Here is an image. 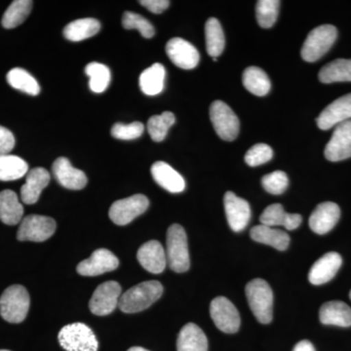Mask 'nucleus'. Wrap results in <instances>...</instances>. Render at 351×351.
<instances>
[{"label":"nucleus","instance_id":"f257e3e1","mask_svg":"<svg viewBox=\"0 0 351 351\" xmlns=\"http://www.w3.org/2000/svg\"><path fill=\"white\" fill-rule=\"evenodd\" d=\"M163 286L158 281H147L134 286L121 295L119 302L120 311L125 313H137L160 299Z\"/></svg>","mask_w":351,"mask_h":351},{"label":"nucleus","instance_id":"f03ea898","mask_svg":"<svg viewBox=\"0 0 351 351\" xmlns=\"http://www.w3.org/2000/svg\"><path fill=\"white\" fill-rule=\"evenodd\" d=\"M247 300L252 313L262 324H269L272 320L274 311V293L269 284L263 279L256 278L247 284Z\"/></svg>","mask_w":351,"mask_h":351},{"label":"nucleus","instance_id":"7ed1b4c3","mask_svg":"<svg viewBox=\"0 0 351 351\" xmlns=\"http://www.w3.org/2000/svg\"><path fill=\"white\" fill-rule=\"evenodd\" d=\"M29 304V295L24 286H10L0 298V314L7 322L17 324L27 317Z\"/></svg>","mask_w":351,"mask_h":351},{"label":"nucleus","instance_id":"20e7f679","mask_svg":"<svg viewBox=\"0 0 351 351\" xmlns=\"http://www.w3.org/2000/svg\"><path fill=\"white\" fill-rule=\"evenodd\" d=\"M166 257L170 269L175 272L188 271L191 267L188 239L182 226L174 223L168 228Z\"/></svg>","mask_w":351,"mask_h":351},{"label":"nucleus","instance_id":"39448f33","mask_svg":"<svg viewBox=\"0 0 351 351\" xmlns=\"http://www.w3.org/2000/svg\"><path fill=\"white\" fill-rule=\"evenodd\" d=\"M338 38V31L332 25H323L315 27L311 32L302 45V59L308 63L318 61L320 58L331 49L332 44Z\"/></svg>","mask_w":351,"mask_h":351},{"label":"nucleus","instance_id":"423d86ee","mask_svg":"<svg viewBox=\"0 0 351 351\" xmlns=\"http://www.w3.org/2000/svg\"><path fill=\"white\" fill-rule=\"evenodd\" d=\"M60 345L66 351H97L98 339L91 328L83 323H73L62 328L59 332Z\"/></svg>","mask_w":351,"mask_h":351},{"label":"nucleus","instance_id":"0eeeda50","mask_svg":"<svg viewBox=\"0 0 351 351\" xmlns=\"http://www.w3.org/2000/svg\"><path fill=\"white\" fill-rule=\"evenodd\" d=\"M210 119L219 138L232 142L239 134L240 123L234 112L221 101H215L210 107Z\"/></svg>","mask_w":351,"mask_h":351},{"label":"nucleus","instance_id":"6e6552de","mask_svg":"<svg viewBox=\"0 0 351 351\" xmlns=\"http://www.w3.org/2000/svg\"><path fill=\"white\" fill-rule=\"evenodd\" d=\"M56 230V221L50 217L29 215L23 219L17 239L20 241L43 242L49 239Z\"/></svg>","mask_w":351,"mask_h":351},{"label":"nucleus","instance_id":"1a4fd4ad","mask_svg":"<svg viewBox=\"0 0 351 351\" xmlns=\"http://www.w3.org/2000/svg\"><path fill=\"white\" fill-rule=\"evenodd\" d=\"M149 205L147 196L135 195L115 201L110 207L108 216L115 225L126 226L140 215L144 214Z\"/></svg>","mask_w":351,"mask_h":351},{"label":"nucleus","instance_id":"9d476101","mask_svg":"<svg viewBox=\"0 0 351 351\" xmlns=\"http://www.w3.org/2000/svg\"><path fill=\"white\" fill-rule=\"evenodd\" d=\"M210 314L215 325L226 334H234L240 328V315L237 307L225 297H218L210 304Z\"/></svg>","mask_w":351,"mask_h":351},{"label":"nucleus","instance_id":"9b49d317","mask_svg":"<svg viewBox=\"0 0 351 351\" xmlns=\"http://www.w3.org/2000/svg\"><path fill=\"white\" fill-rule=\"evenodd\" d=\"M121 297V286L115 281L101 284L95 290L89 307L91 313L97 316H105L112 313L119 306Z\"/></svg>","mask_w":351,"mask_h":351},{"label":"nucleus","instance_id":"f8f14e48","mask_svg":"<svg viewBox=\"0 0 351 351\" xmlns=\"http://www.w3.org/2000/svg\"><path fill=\"white\" fill-rule=\"evenodd\" d=\"M325 157L332 162L346 160L351 157V120L335 127L331 140L324 152Z\"/></svg>","mask_w":351,"mask_h":351},{"label":"nucleus","instance_id":"ddd939ff","mask_svg":"<svg viewBox=\"0 0 351 351\" xmlns=\"http://www.w3.org/2000/svg\"><path fill=\"white\" fill-rule=\"evenodd\" d=\"M166 53L178 68L193 69L199 63L200 55L197 49L182 38L170 39L166 44Z\"/></svg>","mask_w":351,"mask_h":351},{"label":"nucleus","instance_id":"4468645a","mask_svg":"<svg viewBox=\"0 0 351 351\" xmlns=\"http://www.w3.org/2000/svg\"><path fill=\"white\" fill-rule=\"evenodd\" d=\"M351 120V93L332 101L316 119L321 130H329L343 122Z\"/></svg>","mask_w":351,"mask_h":351},{"label":"nucleus","instance_id":"2eb2a0df","mask_svg":"<svg viewBox=\"0 0 351 351\" xmlns=\"http://www.w3.org/2000/svg\"><path fill=\"white\" fill-rule=\"evenodd\" d=\"M225 210L228 225L235 232H242L251 219V208L243 198H240L232 191L225 195Z\"/></svg>","mask_w":351,"mask_h":351},{"label":"nucleus","instance_id":"dca6fc26","mask_svg":"<svg viewBox=\"0 0 351 351\" xmlns=\"http://www.w3.org/2000/svg\"><path fill=\"white\" fill-rule=\"evenodd\" d=\"M119 265V258L108 249H98L91 257L82 261L77 265V272L83 276H97L106 272L117 269Z\"/></svg>","mask_w":351,"mask_h":351},{"label":"nucleus","instance_id":"f3484780","mask_svg":"<svg viewBox=\"0 0 351 351\" xmlns=\"http://www.w3.org/2000/svg\"><path fill=\"white\" fill-rule=\"evenodd\" d=\"M56 181L64 188L80 191L87 184V177L82 170L76 169L66 157H59L52 166Z\"/></svg>","mask_w":351,"mask_h":351},{"label":"nucleus","instance_id":"a211bd4d","mask_svg":"<svg viewBox=\"0 0 351 351\" xmlns=\"http://www.w3.org/2000/svg\"><path fill=\"white\" fill-rule=\"evenodd\" d=\"M341 209L334 202H323L315 208L309 218V226L317 234H326L338 223Z\"/></svg>","mask_w":351,"mask_h":351},{"label":"nucleus","instance_id":"6ab92c4d","mask_svg":"<svg viewBox=\"0 0 351 351\" xmlns=\"http://www.w3.org/2000/svg\"><path fill=\"white\" fill-rule=\"evenodd\" d=\"M343 263V258L336 252L325 254L314 263L308 274L309 282L313 285H322L329 282L336 276Z\"/></svg>","mask_w":351,"mask_h":351},{"label":"nucleus","instance_id":"aec40b11","mask_svg":"<svg viewBox=\"0 0 351 351\" xmlns=\"http://www.w3.org/2000/svg\"><path fill=\"white\" fill-rule=\"evenodd\" d=\"M137 258L145 270L158 274L164 271L167 265V257L162 245L156 240L147 242L138 249Z\"/></svg>","mask_w":351,"mask_h":351},{"label":"nucleus","instance_id":"412c9836","mask_svg":"<svg viewBox=\"0 0 351 351\" xmlns=\"http://www.w3.org/2000/svg\"><path fill=\"white\" fill-rule=\"evenodd\" d=\"M50 174L44 168H34L25 177L24 186L21 188V198L25 204L32 205L38 202L41 193L50 182Z\"/></svg>","mask_w":351,"mask_h":351},{"label":"nucleus","instance_id":"4be33fe9","mask_svg":"<svg viewBox=\"0 0 351 351\" xmlns=\"http://www.w3.org/2000/svg\"><path fill=\"white\" fill-rule=\"evenodd\" d=\"M152 175L154 181L166 191L179 193L186 189V182L179 173L166 162L157 161L152 166Z\"/></svg>","mask_w":351,"mask_h":351},{"label":"nucleus","instance_id":"5701e85b","mask_svg":"<svg viewBox=\"0 0 351 351\" xmlns=\"http://www.w3.org/2000/svg\"><path fill=\"white\" fill-rule=\"evenodd\" d=\"M262 225L271 226H282L286 230H294L301 226L302 218L300 214L285 212L282 205L272 204L265 208L260 217Z\"/></svg>","mask_w":351,"mask_h":351},{"label":"nucleus","instance_id":"b1692460","mask_svg":"<svg viewBox=\"0 0 351 351\" xmlns=\"http://www.w3.org/2000/svg\"><path fill=\"white\" fill-rule=\"evenodd\" d=\"M321 323L339 327L351 326V308L346 302L331 301L325 302L319 311Z\"/></svg>","mask_w":351,"mask_h":351},{"label":"nucleus","instance_id":"393cba45","mask_svg":"<svg viewBox=\"0 0 351 351\" xmlns=\"http://www.w3.org/2000/svg\"><path fill=\"white\" fill-rule=\"evenodd\" d=\"M178 351H208L206 335L195 323L182 328L177 341Z\"/></svg>","mask_w":351,"mask_h":351},{"label":"nucleus","instance_id":"a878e982","mask_svg":"<svg viewBox=\"0 0 351 351\" xmlns=\"http://www.w3.org/2000/svg\"><path fill=\"white\" fill-rule=\"evenodd\" d=\"M252 239L258 243L269 245L276 250L285 251L290 244V237L286 232L265 225L254 226L250 232Z\"/></svg>","mask_w":351,"mask_h":351},{"label":"nucleus","instance_id":"bb28decb","mask_svg":"<svg viewBox=\"0 0 351 351\" xmlns=\"http://www.w3.org/2000/svg\"><path fill=\"white\" fill-rule=\"evenodd\" d=\"M24 208L18 195L10 189L0 193V221L8 226H15L22 221Z\"/></svg>","mask_w":351,"mask_h":351},{"label":"nucleus","instance_id":"cd10ccee","mask_svg":"<svg viewBox=\"0 0 351 351\" xmlns=\"http://www.w3.org/2000/svg\"><path fill=\"white\" fill-rule=\"evenodd\" d=\"M166 71L163 64L156 63L143 71L138 78V85L143 93L147 96H156L164 89Z\"/></svg>","mask_w":351,"mask_h":351},{"label":"nucleus","instance_id":"c85d7f7f","mask_svg":"<svg viewBox=\"0 0 351 351\" xmlns=\"http://www.w3.org/2000/svg\"><path fill=\"white\" fill-rule=\"evenodd\" d=\"M101 29V24L93 18L78 19L69 23L64 29V36L73 43H80L96 36Z\"/></svg>","mask_w":351,"mask_h":351},{"label":"nucleus","instance_id":"c756f323","mask_svg":"<svg viewBox=\"0 0 351 351\" xmlns=\"http://www.w3.org/2000/svg\"><path fill=\"white\" fill-rule=\"evenodd\" d=\"M322 83L351 82V60L337 59L325 64L318 75Z\"/></svg>","mask_w":351,"mask_h":351},{"label":"nucleus","instance_id":"7c9ffc66","mask_svg":"<svg viewBox=\"0 0 351 351\" xmlns=\"http://www.w3.org/2000/svg\"><path fill=\"white\" fill-rule=\"evenodd\" d=\"M242 82L250 93L258 97L265 96L271 88L269 76L258 66H249L245 69Z\"/></svg>","mask_w":351,"mask_h":351},{"label":"nucleus","instance_id":"2f4dec72","mask_svg":"<svg viewBox=\"0 0 351 351\" xmlns=\"http://www.w3.org/2000/svg\"><path fill=\"white\" fill-rule=\"evenodd\" d=\"M207 53L212 58H218L225 49L226 39L221 23L216 18H210L205 25Z\"/></svg>","mask_w":351,"mask_h":351},{"label":"nucleus","instance_id":"473e14b6","mask_svg":"<svg viewBox=\"0 0 351 351\" xmlns=\"http://www.w3.org/2000/svg\"><path fill=\"white\" fill-rule=\"evenodd\" d=\"M27 172L29 165L21 157L11 154L0 156V181H15L24 177Z\"/></svg>","mask_w":351,"mask_h":351},{"label":"nucleus","instance_id":"72a5a7b5","mask_svg":"<svg viewBox=\"0 0 351 351\" xmlns=\"http://www.w3.org/2000/svg\"><path fill=\"white\" fill-rule=\"evenodd\" d=\"M32 4L31 0H15L3 14L1 24L5 29H14L23 24L31 14Z\"/></svg>","mask_w":351,"mask_h":351},{"label":"nucleus","instance_id":"f704fd0d","mask_svg":"<svg viewBox=\"0 0 351 351\" xmlns=\"http://www.w3.org/2000/svg\"><path fill=\"white\" fill-rule=\"evenodd\" d=\"M7 82L10 86L31 95V96H38L40 93V86L36 78L29 75L27 71L20 68L11 69L6 76Z\"/></svg>","mask_w":351,"mask_h":351},{"label":"nucleus","instance_id":"c9c22d12","mask_svg":"<svg viewBox=\"0 0 351 351\" xmlns=\"http://www.w3.org/2000/svg\"><path fill=\"white\" fill-rule=\"evenodd\" d=\"M85 73L89 76V87L94 93H103L110 82V71L105 64L90 63L85 68Z\"/></svg>","mask_w":351,"mask_h":351},{"label":"nucleus","instance_id":"e433bc0d","mask_svg":"<svg viewBox=\"0 0 351 351\" xmlns=\"http://www.w3.org/2000/svg\"><path fill=\"white\" fill-rule=\"evenodd\" d=\"M176 121L174 113L165 112L159 115H154L147 121V131L154 142H162L167 136L170 127Z\"/></svg>","mask_w":351,"mask_h":351},{"label":"nucleus","instance_id":"4c0bfd02","mask_svg":"<svg viewBox=\"0 0 351 351\" xmlns=\"http://www.w3.org/2000/svg\"><path fill=\"white\" fill-rule=\"evenodd\" d=\"M280 1L278 0H260L257 2L256 12L258 25L263 29H269L276 24L279 14Z\"/></svg>","mask_w":351,"mask_h":351},{"label":"nucleus","instance_id":"58836bf2","mask_svg":"<svg viewBox=\"0 0 351 351\" xmlns=\"http://www.w3.org/2000/svg\"><path fill=\"white\" fill-rule=\"evenodd\" d=\"M122 25L126 29H137L145 38H152L156 34L154 25L143 16L130 11L123 14Z\"/></svg>","mask_w":351,"mask_h":351},{"label":"nucleus","instance_id":"ea45409f","mask_svg":"<svg viewBox=\"0 0 351 351\" xmlns=\"http://www.w3.org/2000/svg\"><path fill=\"white\" fill-rule=\"evenodd\" d=\"M263 189L271 195H281L288 188L289 179L283 171H274L263 176L262 179Z\"/></svg>","mask_w":351,"mask_h":351},{"label":"nucleus","instance_id":"a19ab883","mask_svg":"<svg viewBox=\"0 0 351 351\" xmlns=\"http://www.w3.org/2000/svg\"><path fill=\"white\" fill-rule=\"evenodd\" d=\"M274 156V151L267 144L253 145L245 154V162L251 167H257L263 164L269 162Z\"/></svg>","mask_w":351,"mask_h":351},{"label":"nucleus","instance_id":"79ce46f5","mask_svg":"<svg viewBox=\"0 0 351 351\" xmlns=\"http://www.w3.org/2000/svg\"><path fill=\"white\" fill-rule=\"evenodd\" d=\"M144 130V124L138 121L130 124L115 123L110 130V134L113 138L119 140L130 141L140 138Z\"/></svg>","mask_w":351,"mask_h":351},{"label":"nucleus","instance_id":"37998d69","mask_svg":"<svg viewBox=\"0 0 351 351\" xmlns=\"http://www.w3.org/2000/svg\"><path fill=\"white\" fill-rule=\"evenodd\" d=\"M15 147V137L12 132L0 126V156H6Z\"/></svg>","mask_w":351,"mask_h":351},{"label":"nucleus","instance_id":"c03bdc74","mask_svg":"<svg viewBox=\"0 0 351 351\" xmlns=\"http://www.w3.org/2000/svg\"><path fill=\"white\" fill-rule=\"evenodd\" d=\"M138 3L154 14L162 13L170 6L168 0H141Z\"/></svg>","mask_w":351,"mask_h":351},{"label":"nucleus","instance_id":"a18cd8bd","mask_svg":"<svg viewBox=\"0 0 351 351\" xmlns=\"http://www.w3.org/2000/svg\"><path fill=\"white\" fill-rule=\"evenodd\" d=\"M293 351H315V348H314L311 341L304 339V341H300V343L295 346Z\"/></svg>","mask_w":351,"mask_h":351},{"label":"nucleus","instance_id":"49530a36","mask_svg":"<svg viewBox=\"0 0 351 351\" xmlns=\"http://www.w3.org/2000/svg\"><path fill=\"white\" fill-rule=\"evenodd\" d=\"M127 351H149L145 350L144 348H140V346H134V348H129Z\"/></svg>","mask_w":351,"mask_h":351},{"label":"nucleus","instance_id":"de8ad7c7","mask_svg":"<svg viewBox=\"0 0 351 351\" xmlns=\"http://www.w3.org/2000/svg\"><path fill=\"white\" fill-rule=\"evenodd\" d=\"M213 61L214 62L218 61V58H213Z\"/></svg>","mask_w":351,"mask_h":351},{"label":"nucleus","instance_id":"09e8293b","mask_svg":"<svg viewBox=\"0 0 351 351\" xmlns=\"http://www.w3.org/2000/svg\"><path fill=\"white\" fill-rule=\"evenodd\" d=\"M0 351H10V350H1Z\"/></svg>","mask_w":351,"mask_h":351},{"label":"nucleus","instance_id":"8fccbe9b","mask_svg":"<svg viewBox=\"0 0 351 351\" xmlns=\"http://www.w3.org/2000/svg\"><path fill=\"white\" fill-rule=\"evenodd\" d=\"M350 300H351V291H350Z\"/></svg>","mask_w":351,"mask_h":351}]
</instances>
